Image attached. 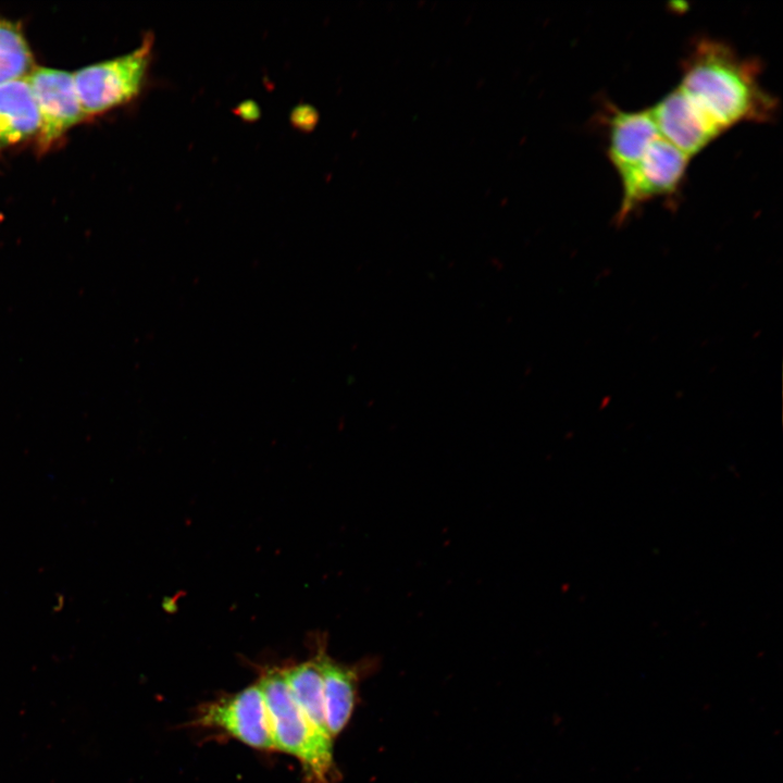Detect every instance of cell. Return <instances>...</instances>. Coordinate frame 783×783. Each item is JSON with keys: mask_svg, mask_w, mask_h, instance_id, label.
Returning <instances> with one entry per match:
<instances>
[{"mask_svg": "<svg viewBox=\"0 0 783 783\" xmlns=\"http://www.w3.org/2000/svg\"><path fill=\"white\" fill-rule=\"evenodd\" d=\"M755 61L730 46L700 39L684 63L679 87L724 132L744 122H768L776 100L759 83Z\"/></svg>", "mask_w": 783, "mask_h": 783, "instance_id": "6da1fadb", "label": "cell"}, {"mask_svg": "<svg viewBox=\"0 0 783 783\" xmlns=\"http://www.w3.org/2000/svg\"><path fill=\"white\" fill-rule=\"evenodd\" d=\"M262 688L275 750L301 765L304 783H336L333 739L321 735L307 720L285 682L282 667L260 669Z\"/></svg>", "mask_w": 783, "mask_h": 783, "instance_id": "7a4b0ae2", "label": "cell"}, {"mask_svg": "<svg viewBox=\"0 0 783 783\" xmlns=\"http://www.w3.org/2000/svg\"><path fill=\"white\" fill-rule=\"evenodd\" d=\"M153 42V36L147 34L135 50L73 73L86 116L123 105L140 94L151 64Z\"/></svg>", "mask_w": 783, "mask_h": 783, "instance_id": "3957f363", "label": "cell"}, {"mask_svg": "<svg viewBox=\"0 0 783 783\" xmlns=\"http://www.w3.org/2000/svg\"><path fill=\"white\" fill-rule=\"evenodd\" d=\"M189 724L222 731L258 750H275L263 692L258 682L201 705Z\"/></svg>", "mask_w": 783, "mask_h": 783, "instance_id": "277c9868", "label": "cell"}, {"mask_svg": "<svg viewBox=\"0 0 783 783\" xmlns=\"http://www.w3.org/2000/svg\"><path fill=\"white\" fill-rule=\"evenodd\" d=\"M689 157L661 136L644 157L620 175L622 201L618 221H623L636 207L656 197L674 194L686 173Z\"/></svg>", "mask_w": 783, "mask_h": 783, "instance_id": "5b68a950", "label": "cell"}, {"mask_svg": "<svg viewBox=\"0 0 783 783\" xmlns=\"http://www.w3.org/2000/svg\"><path fill=\"white\" fill-rule=\"evenodd\" d=\"M24 79L39 115L38 148L45 152L86 115L79 103L73 73L34 66Z\"/></svg>", "mask_w": 783, "mask_h": 783, "instance_id": "8992f818", "label": "cell"}, {"mask_svg": "<svg viewBox=\"0 0 783 783\" xmlns=\"http://www.w3.org/2000/svg\"><path fill=\"white\" fill-rule=\"evenodd\" d=\"M649 111L660 136L689 158L724 132L680 87Z\"/></svg>", "mask_w": 783, "mask_h": 783, "instance_id": "52a82bcc", "label": "cell"}, {"mask_svg": "<svg viewBox=\"0 0 783 783\" xmlns=\"http://www.w3.org/2000/svg\"><path fill=\"white\" fill-rule=\"evenodd\" d=\"M311 652L320 667L327 726L332 737L335 738L344 731L353 713L360 671L363 668L334 660L327 654L326 642L322 634L312 637Z\"/></svg>", "mask_w": 783, "mask_h": 783, "instance_id": "ba28073f", "label": "cell"}, {"mask_svg": "<svg viewBox=\"0 0 783 783\" xmlns=\"http://www.w3.org/2000/svg\"><path fill=\"white\" fill-rule=\"evenodd\" d=\"M660 134L649 109L614 110L609 119L608 157L619 176L633 167Z\"/></svg>", "mask_w": 783, "mask_h": 783, "instance_id": "9c48e42d", "label": "cell"}, {"mask_svg": "<svg viewBox=\"0 0 783 783\" xmlns=\"http://www.w3.org/2000/svg\"><path fill=\"white\" fill-rule=\"evenodd\" d=\"M38 130V111L25 79L0 85V152Z\"/></svg>", "mask_w": 783, "mask_h": 783, "instance_id": "30bf717a", "label": "cell"}, {"mask_svg": "<svg viewBox=\"0 0 783 783\" xmlns=\"http://www.w3.org/2000/svg\"><path fill=\"white\" fill-rule=\"evenodd\" d=\"M289 692L310 724L323 736L332 738L330 733L320 667L315 656L300 662L282 667Z\"/></svg>", "mask_w": 783, "mask_h": 783, "instance_id": "8fae6325", "label": "cell"}, {"mask_svg": "<svg viewBox=\"0 0 783 783\" xmlns=\"http://www.w3.org/2000/svg\"><path fill=\"white\" fill-rule=\"evenodd\" d=\"M33 69L32 51L20 26L0 16V85L23 79Z\"/></svg>", "mask_w": 783, "mask_h": 783, "instance_id": "7c38bea8", "label": "cell"}]
</instances>
